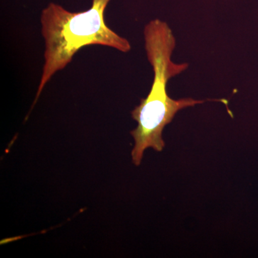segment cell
I'll return each mask as SVG.
<instances>
[{"mask_svg": "<svg viewBox=\"0 0 258 258\" xmlns=\"http://www.w3.org/2000/svg\"><path fill=\"white\" fill-rule=\"evenodd\" d=\"M144 37L146 54L153 69L154 80L147 98L142 99L132 112V118L138 123L137 128L131 132L135 142L132 154L136 166L140 165L146 149L152 148L159 152L163 150L165 147L163 130L180 110L203 104L207 101L228 105L226 99L171 98L167 93L168 81L186 71L189 64L176 63L172 60L176 39L165 22L159 19L149 22L144 28Z\"/></svg>", "mask_w": 258, "mask_h": 258, "instance_id": "cell-1", "label": "cell"}, {"mask_svg": "<svg viewBox=\"0 0 258 258\" xmlns=\"http://www.w3.org/2000/svg\"><path fill=\"white\" fill-rule=\"evenodd\" d=\"M111 0H92L86 11L73 13L51 3L40 16L45 41L44 63L33 106L52 78L62 71L83 47L97 45L121 52L132 49L130 42L107 26L104 13Z\"/></svg>", "mask_w": 258, "mask_h": 258, "instance_id": "cell-2", "label": "cell"}]
</instances>
